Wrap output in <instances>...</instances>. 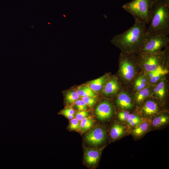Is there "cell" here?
<instances>
[{"label": "cell", "mask_w": 169, "mask_h": 169, "mask_svg": "<svg viewBox=\"0 0 169 169\" xmlns=\"http://www.w3.org/2000/svg\"><path fill=\"white\" fill-rule=\"evenodd\" d=\"M146 24L135 21L130 28L113 37L111 43L127 54H138L146 37Z\"/></svg>", "instance_id": "obj_1"}, {"label": "cell", "mask_w": 169, "mask_h": 169, "mask_svg": "<svg viewBox=\"0 0 169 169\" xmlns=\"http://www.w3.org/2000/svg\"><path fill=\"white\" fill-rule=\"evenodd\" d=\"M154 34H169V0H154L146 36Z\"/></svg>", "instance_id": "obj_2"}, {"label": "cell", "mask_w": 169, "mask_h": 169, "mask_svg": "<svg viewBox=\"0 0 169 169\" xmlns=\"http://www.w3.org/2000/svg\"><path fill=\"white\" fill-rule=\"evenodd\" d=\"M154 0H133L122 7L131 14L135 21L149 24L151 8Z\"/></svg>", "instance_id": "obj_3"}, {"label": "cell", "mask_w": 169, "mask_h": 169, "mask_svg": "<svg viewBox=\"0 0 169 169\" xmlns=\"http://www.w3.org/2000/svg\"><path fill=\"white\" fill-rule=\"evenodd\" d=\"M168 46L158 53H139L136 58V64L145 73H147L163 65L168 58Z\"/></svg>", "instance_id": "obj_4"}, {"label": "cell", "mask_w": 169, "mask_h": 169, "mask_svg": "<svg viewBox=\"0 0 169 169\" xmlns=\"http://www.w3.org/2000/svg\"><path fill=\"white\" fill-rule=\"evenodd\" d=\"M169 43V38L167 35L154 34L146 36L138 53H159Z\"/></svg>", "instance_id": "obj_5"}, {"label": "cell", "mask_w": 169, "mask_h": 169, "mask_svg": "<svg viewBox=\"0 0 169 169\" xmlns=\"http://www.w3.org/2000/svg\"><path fill=\"white\" fill-rule=\"evenodd\" d=\"M135 54H127L121 53L119 58V71L120 76L125 81H131L136 73L137 56Z\"/></svg>", "instance_id": "obj_6"}, {"label": "cell", "mask_w": 169, "mask_h": 169, "mask_svg": "<svg viewBox=\"0 0 169 169\" xmlns=\"http://www.w3.org/2000/svg\"><path fill=\"white\" fill-rule=\"evenodd\" d=\"M105 137V131L100 128H96L91 130L86 135L85 139L89 143L95 146L102 143Z\"/></svg>", "instance_id": "obj_7"}, {"label": "cell", "mask_w": 169, "mask_h": 169, "mask_svg": "<svg viewBox=\"0 0 169 169\" xmlns=\"http://www.w3.org/2000/svg\"><path fill=\"white\" fill-rule=\"evenodd\" d=\"M112 113V106L107 101H104L100 103L97 106L95 110V114L97 117L102 120L110 117Z\"/></svg>", "instance_id": "obj_8"}, {"label": "cell", "mask_w": 169, "mask_h": 169, "mask_svg": "<svg viewBox=\"0 0 169 169\" xmlns=\"http://www.w3.org/2000/svg\"><path fill=\"white\" fill-rule=\"evenodd\" d=\"M163 66V65H160L155 70L147 73H145L150 84L156 83L162 77L168 73V70Z\"/></svg>", "instance_id": "obj_9"}, {"label": "cell", "mask_w": 169, "mask_h": 169, "mask_svg": "<svg viewBox=\"0 0 169 169\" xmlns=\"http://www.w3.org/2000/svg\"><path fill=\"white\" fill-rule=\"evenodd\" d=\"M119 89V85L117 79L113 78L105 84L103 89V93L108 95L115 93Z\"/></svg>", "instance_id": "obj_10"}, {"label": "cell", "mask_w": 169, "mask_h": 169, "mask_svg": "<svg viewBox=\"0 0 169 169\" xmlns=\"http://www.w3.org/2000/svg\"><path fill=\"white\" fill-rule=\"evenodd\" d=\"M116 103L118 106L123 109H130L133 107L130 97L125 92H121L119 94Z\"/></svg>", "instance_id": "obj_11"}, {"label": "cell", "mask_w": 169, "mask_h": 169, "mask_svg": "<svg viewBox=\"0 0 169 169\" xmlns=\"http://www.w3.org/2000/svg\"><path fill=\"white\" fill-rule=\"evenodd\" d=\"M147 77L144 73L136 78L134 82V90L137 92L149 85Z\"/></svg>", "instance_id": "obj_12"}, {"label": "cell", "mask_w": 169, "mask_h": 169, "mask_svg": "<svg viewBox=\"0 0 169 169\" xmlns=\"http://www.w3.org/2000/svg\"><path fill=\"white\" fill-rule=\"evenodd\" d=\"M100 156V152L96 150H87L84 154V159L86 162L89 165L95 164Z\"/></svg>", "instance_id": "obj_13"}, {"label": "cell", "mask_w": 169, "mask_h": 169, "mask_svg": "<svg viewBox=\"0 0 169 169\" xmlns=\"http://www.w3.org/2000/svg\"><path fill=\"white\" fill-rule=\"evenodd\" d=\"M106 79V76L104 75L89 81L87 85L95 92H98L102 89Z\"/></svg>", "instance_id": "obj_14"}, {"label": "cell", "mask_w": 169, "mask_h": 169, "mask_svg": "<svg viewBox=\"0 0 169 169\" xmlns=\"http://www.w3.org/2000/svg\"><path fill=\"white\" fill-rule=\"evenodd\" d=\"M153 87L151 85H148L146 87L136 92L135 98L138 102H141L149 97L153 91Z\"/></svg>", "instance_id": "obj_15"}, {"label": "cell", "mask_w": 169, "mask_h": 169, "mask_svg": "<svg viewBox=\"0 0 169 169\" xmlns=\"http://www.w3.org/2000/svg\"><path fill=\"white\" fill-rule=\"evenodd\" d=\"M143 110L146 115L153 114L157 110V105L153 101H147L143 106Z\"/></svg>", "instance_id": "obj_16"}, {"label": "cell", "mask_w": 169, "mask_h": 169, "mask_svg": "<svg viewBox=\"0 0 169 169\" xmlns=\"http://www.w3.org/2000/svg\"><path fill=\"white\" fill-rule=\"evenodd\" d=\"M76 92L81 97L89 96L95 97L96 96L95 92L87 85L80 87Z\"/></svg>", "instance_id": "obj_17"}, {"label": "cell", "mask_w": 169, "mask_h": 169, "mask_svg": "<svg viewBox=\"0 0 169 169\" xmlns=\"http://www.w3.org/2000/svg\"><path fill=\"white\" fill-rule=\"evenodd\" d=\"M124 132V128L121 125L115 124L112 127L110 135L114 139H117L122 136Z\"/></svg>", "instance_id": "obj_18"}, {"label": "cell", "mask_w": 169, "mask_h": 169, "mask_svg": "<svg viewBox=\"0 0 169 169\" xmlns=\"http://www.w3.org/2000/svg\"><path fill=\"white\" fill-rule=\"evenodd\" d=\"M80 123V129L82 132L85 131L89 130L93 125L94 121L90 117L84 118Z\"/></svg>", "instance_id": "obj_19"}, {"label": "cell", "mask_w": 169, "mask_h": 169, "mask_svg": "<svg viewBox=\"0 0 169 169\" xmlns=\"http://www.w3.org/2000/svg\"><path fill=\"white\" fill-rule=\"evenodd\" d=\"M154 93L157 96L160 98H163L165 94V84L164 81L160 82L154 88Z\"/></svg>", "instance_id": "obj_20"}, {"label": "cell", "mask_w": 169, "mask_h": 169, "mask_svg": "<svg viewBox=\"0 0 169 169\" xmlns=\"http://www.w3.org/2000/svg\"><path fill=\"white\" fill-rule=\"evenodd\" d=\"M148 127V124L147 122H144L140 124L133 130V133L137 136H140L146 131Z\"/></svg>", "instance_id": "obj_21"}, {"label": "cell", "mask_w": 169, "mask_h": 169, "mask_svg": "<svg viewBox=\"0 0 169 169\" xmlns=\"http://www.w3.org/2000/svg\"><path fill=\"white\" fill-rule=\"evenodd\" d=\"M79 96L77 92L70 91L68 92L66 94L65 100L69 103H71L74 102L79 99Z\"/></svg>", "instance_id": "obj_22"}, {"label": "cell", "mask_w": 169, "mask_h": 169, "mask_svg": "<svg viewBox=\"0 0 169 169\" xmlns=\"http://www.w3.org/2000/svg\"><path fill=\"white\" fill-rule=\"evenodd\" d=\"M168 118L165 116L161 115L154 118L152 121V124L155 126H158L166 123Z\"/></svg>", "instance_id": "obj_23"}, {"label": "cell", "mask_w": 169, "mask_h": 169, "mask_svg": "<svg viewBox=\"0 0 169 169\" xmlns=\"http://www.w3.org/2000/svg\"><path fill=\"white\" fill-rule=\"evenodd\" d=\"M128 124L133 126L139 123L141 121L140 117L134 114H130L127 120Z\"/></svg>", "instance_id": "obj_24"}, {"label": "cell", "mask_w": 169, "mask_h": 169, "mask_svg": "<svg viewBox=\"0 0 169 169\" xmlns=\"http://www.w3.org/2000/svg\"><path fill=\"white\" fill-rule=\"evenodd\" d=\"M74 111L72 108H69L61 110L59 113L69 119H72L74 117Z\"/></svg>", "instance_id": "obj_25"}, {"label": "cell", "mask_w": 169, "mask_h": 169, "mask_svg": "<svg viewBox=\"0 0 169 169\" xmlns=\"http://www.w3.org/2000/svg\"><path fill=\"white\" fill-rule=\"evenodd\" d=\"M74 102L77 109L79 110H85L87 109V105L82 100H78Z\"/></svg>", "instance_id": "obj_26"}, {"label": "cell", "mask_w": 169, "mask_h": 169, "mask_svg": "<svg viewBox=\"0 0 169 169\" xmlns=\"http://www.w3.org/2000/svg\"><path fill=\"white\" fill-rule=\"evenodd\" d=\"M69 129L72 130H77L80 128V123L76 118L71 119L69 125Z\"/></svg>", "instance_id": "obj_27"}, {"label": "cell", "mask_w": 169, "mask_h": 169, "mask_svg": "<svg viewBox=\"0 0 169 169\" xmlns=\"http://www.w3.org/2000/svg\"><path fill=\"white\" fill-rule=\"evenodd\" d=\"M82 100H83L86 104L90 107H92L95 103L96 100L94 97H82Z\"/></svg>", "instance_id": "obj_28"}, {"label": "cell", "mask_w": 169, "mask_h": 169, "mask_svg": "<svg viewBox=\"0 0 169 169\" xmlns=\"http://www.w3.org/2000/svg\"><path fill=\"white\" fill-rule=\"evenodd\" d=\"M89 112L85 110H81L78 111L76 114L75 118L79 121H80L84 118L87 117Z\"/></svg>", "instance_id": "obj_29"}, {"label": "cell", "mask_w": 169, "mask_h": 169, "mask_svg": "<svg viewBox=\"0 0 169 169\" xmlns=\"http://www.w3.org/2000/svg\"><path fill=\"white\" fill-rule=\"evenodd\" d=\"M130 114L129 112L127 111L120 112L118 114L119 118L121 121H126Z\"/></svg>", "instance_id": "obj_30"}]
</instances>
